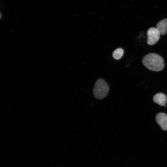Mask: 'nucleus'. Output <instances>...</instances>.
Returning <instances> with one entry per match:
<instances>
[{
  "instance_id": "1",
  "label": "nucleus",
  "mask_w": 167,
  "mask_h": 167,
  "mask_svg": "<svg viewBox=\"0 0 167 167\" xmlns=\"http://www.w3.org/2000/svg\"><path fill=\"white\" fill-rule=\"evenodd\" d=\"M142 62L147 69L155 71H161L164 66L163 58L159 55L154 53L145 56L143 58Z\"/></svg>"
},
{
  "instance_id": "2",
  "label": "nucleus",
  "mask_w": 167,
  "mask_h": 167,
  "mask_svg": "<svg viewBox=\"0 0 167 167\" xmlns=\"http://www.w3.org/2000/svg\"><path fill=\"white\" fill-rule=\"evenodd\" d=\"M109 91L107 83L102 79H99L96 81L93 89V94L95 98L101 99L105 98Z\"/></svg>"
},
{
  "instance_id": "3",
  "label": "nucleus",
  "mask_w": 167,
  "mask_h": 167,
  "mask_svg": "<svg viewBox=\"0 0 167 167\" xmlns=\"http://www.w3.org/2000/svg\"><path fill=\"white\" fill-rule=\"evenodd\" d=\"M160 35L156 28L152 27L149 28L147 31L148 44L149 45L155 44L159 40Z\"/></svg>"
},
{
  "instance_id": "4",
  "label": "nucleus",
  "mask_w": 167,
  "mask_h": 167,
  "mask_svg": "<svg viewBox=\"0 0 167 167\" xmlns=\"http://www.w3.org/2000/svg\"><path fill=\"white\" fill-rule=\"evenodd\" d=\"M156 120L163 130H167V115L166 114L163 113H158L156 116Z\"/></svg>"
},
{
  "instance_id": "5",
  "label": "nucleus",
  "mask_w": 167,
  "mask_h": 167,
  "mask_svg": "<svg viewBox=\"0 0 167 167\" xmlns=\"http://www.w3.org/2000/svg\"><path fill=\"white\" fill-rule=\"evenodd\" d=\"M154 101L160 106L165 105L167 99L166 96L162 93H159L156 94L153 97Z\"/></svg>"
},
{
  "instance_id": "6",
  "label": "nucleus",
  "mask_w": 167,
  "mask_h": 167,
  "mask_svg": "<svg viewBox=\"0 0 167 167\" xmlns=\"http://www.w3.org/2000/svg\"><path fill=\"white\" fill-rule=\"evenodd\" d=\"M156 28L161 35H165L167 31V19H164L159 22L156 24Z\"/></svg>"
},
{
  "instance_id": "7",
  "label": "nucleus",
  "mask_w": 167,
  "mask_h": 167,
  "mask_svg": "<svg viewBox=\"0 0 167 167\" xmlns=\"http://www.w3.org/2000/svg\"><path fill=\"white\" fill-rule=\"evenodd\" d=\"M124 53L122 49L119 48L115 49L112 54L113 58L115 59L118 60L122 57Z\"/></svg>"
}]
</instances>
